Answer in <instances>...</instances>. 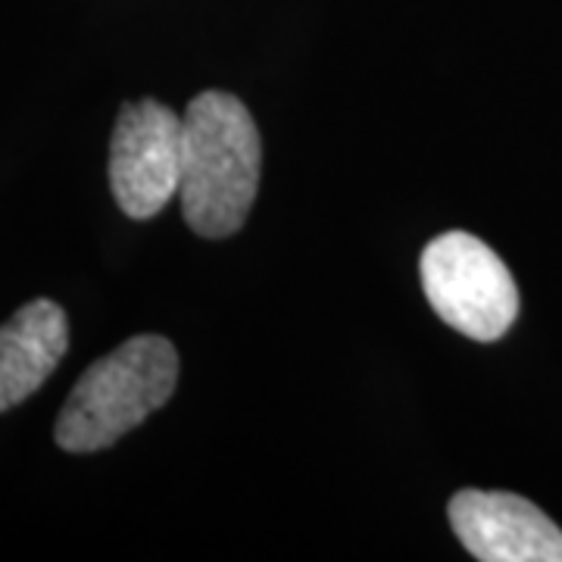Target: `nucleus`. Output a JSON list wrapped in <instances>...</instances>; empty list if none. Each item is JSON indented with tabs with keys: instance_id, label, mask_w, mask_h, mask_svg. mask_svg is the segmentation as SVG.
I'll use <instances>...</instances> for the list:
<instances>
[{
	"instance_id": "nucleus-6",
	"label": "nucleus",
	"mask_w": 562,
	"mask_h": 562,
	"mask_svg": "<svg viewBox=\"0 0 562 562\" xmlns=\"http://www.w3.org/2000/svg\"><path fill=\"white\" fill-rule=\"evenodd\" d=\"M69 347V322L54 301H32L0 325V413L29 401Z\"/></svg>"
},
{
	"instance_id": "nucleus-3",
	"label": "nucleus",
	"mask_w": 562,
	"mask_h": 562,
	"mask_svg": "<svg viewBox=\"0 0 562 562\" xmlns=\"http://www.w3.org/2000/svg\"><path fill=\"white\" fill-rule=\"evenodd\" d=\"M422 291L450 328L491 344L519 316V288L506 262L469 232H447L422 250Z\"/></svg>"
},
{
	"instance_id": "nucleus-4",
	"label": "nucleus",
	"mask_w": 562,
	"mask_h": 562,
	"mask_svg": "<svg viewBox=\"0 0 562 562\" xmlns=\"http://www.w3.org/2000/svg\"><path fill=\"white\" fill-rule=\"evenodd\" d=\"M184 122L160 101L125 103L110 140V188L132 220H150L179 194Z\"/></svg>"
},
{
	"instance_id": "nucleus-1",
	"label": "nucleus",
	"mask_w": 562,
	"mask_h": 562,
	"mask_svg": "<svg viewBox=\"0 0 562 562\" xmlns=\"http://www.w3.org/2000/svg\"><path fill=\"white\" fill-rule=\"evenodd\" d=\"M179 201L201 238H228L260 188V132L238 98L203 91L184 110Z\"/></svg>"
},
{
	"instance_id": "nucleus-5",
	"label": "nucleus",
	"mask_w": 562,
	"mask_h": 562,
	"mask_svg": "<svg viewBox=\"0 0 562 562\" xmlns=\"http://www.w3.org/2000/svg\"><path fill=\"white\" fill-rule=\"evenodd\" d=\"M462 547L482 562H562V531L531 501L506 491H460L447 506Z\"/></svg>"
},
{
	"instance_id": "nucleus-2",
	"label": "nucleus",
	"mask_w": 562,
	"mask_h": 562,
	"mask_svg": "<svg viewBox=\"0 0 562 562\" xmlns=\"http://www.w3.org/2000/svg\"><path fill=\"white\" fill-rule=\"evenodd\" d=\"M179 350L160 335H138L98 360L60 409L54 438L69 453H94L138 428L172 397Z\"/></svg>"
}]
</instances>
